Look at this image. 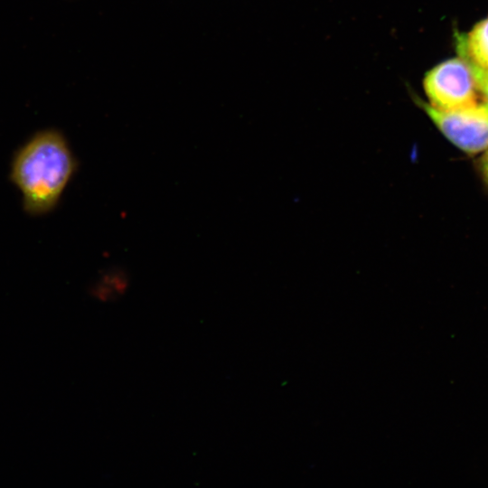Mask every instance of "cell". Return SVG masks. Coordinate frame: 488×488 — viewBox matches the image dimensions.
<instances>
[{
	"mask_svg": "<svg viewBox=\"0 0 488 488\" xmlns=\"http://www.w3.org/2000/svg\"><path fill=\"white\" fill-rule=\"evenodd\" d=\"M483 153L484 155L481 160V171L484 178V181L488 184V149Z\"/></svg>",
	"mask_w": 488,
	"mask_h": 488,
	"instance_id": "8992f818",
	"label": "cell"
},
{
	"mask_svg": "<svg viewBox=\"0 0 488 488\" xmlns=\"http://www.w3.org/2000/svg\"><path fill=\"white\" fill-rule=\"evenodd\" d=\"M458 56L488 70V17L475 23L467 34L455 33Z\"/></svg>",
	"mask_w": 488,
	"mask_h": 488,
	"instance_id": "277c9868",
	"label": "cell"
},
{
	"mask_svg": "<svg viewBox=\"0 0 488 488\" xmlns=\"http://www.w3.org/2000/svg\"><path fill=\"white\" fill-rule=\"evenodd\" d=\"M464 59L469 65L479 93L483 96V100L488 104V70L482 69L469 61L467 59Z\"/></svg>",
	"mask_w": 488,
	"mask_h": 488,
	"instance_id": "5b68a950",
	"label": "cell"
},
{
	"mask_svg": "<svg viewBox=\"0 0 488 488\" xmlns=\"http://www.w3.org/2000/svg\"><path fill=\"white\" fill-rule=\"evenodd\" d=\"M413 98L435 127L455 147L469 155L488 149V104L484 100L457 109L442 110L418 96Z\"/></svg>",
	"mask_w": 488,
	"mask_h": 488,
	"instance_id": "7a4b0ae2",
	"label": "cell"
},
{
	"mask_svg": "<svg viewBox=\"0 0 488 488\" xmlns=\"http://www.w3.org/2000/svg\"><path fill=\"white\" fill-rule=\"evenodd\" d=\"M76 168L63 136L55 130L34 135L15 154L11 178L32 215L51 211L58 203Z\"/></svg>",
	"mask_w": 488,
	"mask_h": 488,
	"instance_id": "6da1fadb",
	"label": "cell"
},
{
	"mask_svg": "<svg viewBox=\"0 0 488 488\" xmlns=\"http://www.w3.org/2000/svg\"><path fill=\"white\" fill-rule=\"evenodd\" d=\"M423 89L427 103L442 110L457 109L479 101L480 93L469 65L460 56L444 61L427 71Z\"/></svg>",
	"mask_w": 488,
	"mask_h": 488,
	"instance_id": "3957f363",
	"label": "cell"
}]
</instances>
